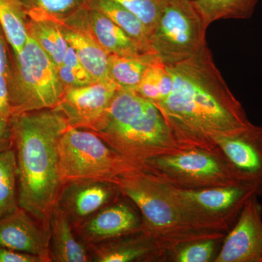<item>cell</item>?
<instances>
[{
	"mask_svg": "<svg viewBox=\"0 0 262 262\" xmlns=\"http://www.w3.org/2000/svg\"><path fill=\"white\" fill-rule=\"evenodd\" d=\"M167 68L173 79L171 91L155 104L181 147L215 146L217 138L251 123L207 46Z\"/></svg>",
	"mask_w": 262,
	"mask_h": 262,
	"instance_id": "cell-1",
	"label": "cell"
},
{
	"mask_svg": "<svg viewBox=\"0 0 262 262\" xmlns=\"http://www.w3.org/2000/svg\"><path fill=\"white\" fill-rule=\"evenodd\" d=\"M18 175V206L48 227L62 189L59 142L70 127L55 108L12 115Z\"/></svg>",
	"mask_w": 262,
	"mask_h": 262,
	"instance_id": "cell-2",
	"label": "cell"
},
{
	"mask_svg": "<svg viewBox=\"0 0 262 262\" xmlns=\"http://www.w3.org/2000/svg\"><path fill=\"white\" fill-rule=\"evenodd\" d=\"M94 132L131 163L180 151L159 108L135 90H117Z\"/></svg>",
	"mask_w": 262,
	"mask_h": 262,
	"instance_id": "cell-3",
	"label": "cell"
},
{
	"mask_svg": "<svg viewBox=\"0 0 262 262\" xmlns=\"http://www.w3.org/2000/svg\"><path fill=\"white\" fill-rule=\"evenodd\" d=\"M8 88L12 115L56 107L66 89L56 66L29 36L10 61Z\"/></svg>",
	"mask_w": 262,
	"mask_h": 262,
	"instance_id": "cell-4",
	"label": "cell"
},
{
	"mask_svg": "<svg viewBox=\"0 0 262 262\" xmlns=\"http://www.w3.org/2000/svg\"><path fill=\"white\" fill-rule=\"evenodd\" d=\"M58 151L62 187L77 181L115 183L131 163L87 129L69 127L60 140Z\"/></svg>",
	"mask_w": 262,
	"mask_h": 262,
	"instance_id": "cell-5",
	"label": "cell"
},
{
	"mask_svg": "<svg viewBox=\"0 0 262 262\" xmlns=\"http://www.w3.org/2000/svg\"><path fill=\"white\" fill-rule=\"evenodd\" d=\"M208 27L192 0H169L150 33V49L167 67L185 61L206 47Z\"/></svg>",
	"mask_w": 262,
	"mask_h": 262,
	"instance_id": "cell-6",
	"label": "cell"
},
{
	"mask_svg": "<svg viewBox=\"0 0 262 262\" xmlns=\"http://www.w3.org/2000/svg\"><path fill=\"white\" fill-rule=\"evenodd\" d=\"M223 151L234 179L262 192V127L250 124L243 130L215 140Z\"/></svg>",
	"mask_w": 262,
	"mask_h": 262,
	"instance_id": "cell-7",
	"label": "cell"
},
{
	"mask_svg": "<svg viewBox=\"0 0 262 262\" xmlns=\"http://www.w3.org/2000/svg\"><path fill=\"white\" fill-rule=\"evenodd\" d=\"M119 89L116 84L100 82L67 87L54 108L64 116L70 127L94 131Z\"/></svg>",
	"mask_w": 262,
	"mask_h": 262,
	"instance_id": "cell-8",
	"label": "cell"
},
{
	"mask_svg": "<svg viewBox=\"0 0 262 262\" xmlns=\"http://www.w3.org/2000/svg\"><path fill=\"white\" fill-rule=\"evenodd\" d=\"M257 194L250 198L241 211L215 259L217 262H260L262 256L261 207Z\"/></svg>",
	"mask_w": 262,
	"mask_h": 262,
	"instance_id": "cell-9",
	"label": "cell"
},
{
	"mask_svg": "<svg viewBox=\"0 0 262 262\" xmlns=\"http://www.w3.org/2000/svg\"><path fill=\"white\" fill-rule=\"evenodd\" d=\"M49 228L18 207L0 218V248L38 256L51 261Z\"/></svg>",
	"mask_w": 262,
	"mask_h": 262,
	"instance_id": "cell-10",
	"label": "cell"
},
{
	"mask_svg": "<svg viewBox=\"0 0 262 262\" xmlns=\"http://www.w3.org/2000/svg\"><path fill=\"white\" fill-rule=\"evenodd\" d=\"M141 164L148 168L159 169L173 176L198 182H211L223 178L231 182L239 183L234 179L228 169L222 170V165L214 157L201 150H186L160 155Z\"/></svg>",
	"mask_w": 262,
	"mask_h": 262,
	"instance_id": "cell-11",
	"label": "cell"
},
{
	"mask_svg": "<svg viewBox=\"0 0 262 262\" xmlns=\"http://www.w3.org/2000/svg\"><path fill=\"white\" fill-rule=\"evenodd\" d=\"M117 187L115 183L106 181L67 183L62 187L57 203L72 226L80 225L106 206Z\"/></svg>",
	"mask_w": 262,
	"mask_h": 262,
	"instance_id": "cell-12",
	"label": "cell"
},
{
	"mask_svg": "<svg viewBox=\"0 0 262 262\" xmlns=\"http://www.w3.org/2000/svg\"><path fill=\"white\" fill-rule=\"evenodd\" d=\"M61 23L85 31L108 54L129 56L145 53L111 19L88 4Z\"/></svg>",
	"mask_w": 262,
	"mask_h": 262,
	"instance_id": "cell-13",
	"label": "cell"
},
{
	"mask_svg": "<svg viewBox=\"0 0 262 262\" xmlns=\"http://www.w3.org/2000/svg\"><path fill=\"white\" fill-rule=\"evenodd\" d=\"M139 220L134 211L125 204L105 206L80 225L74 231L84 244L96 245L115 239L134 232Z\"/></svg>",
	"mask_w": 262,
	"mask_h": 262,
	"instance_id": "cell-14",
	"label": "cell"
},
{
	"mask_svg": "<svg viewBox=\"0 0 262 262\" xmlns=\"http://www.w3.org/2000/svg\"><path fill=\"white\" fill-rule=\"evenodd\" d=\"M170 192V195L186 206L198 207L210 212L242 211L248 200L254 194H258L256 189L244 184L201 191L173 189Z\"/></svg>",
	"mask_w": 262,
	"mask_h": 262,
	"instance_id": "cell-15",
	"label": "cell"
},
{
	"mask_svg": "<svg viewBox=\"0 0 262 262\" xmlns=\"http://www.w3.org/2000/svg\"><path fill=\"white\" fill-rule=\"evenodd\" d=\"M48 228L51 261H91L87 246L76 238L73 226L57 202L50 213Z\"/></svg>",
	"mask_w": 262,
	"mask_h": 262,
	"instance_id": "cell-16",
	"label": "cell"
},
{
	"mask_svg": "<svg viewBox=\"0 0 262 262\" xmlns=\"http://www.w3.org/2000/svg\"><path fill=\"white\" fill-rule=\"evenodd\" d=\"M61 27L69 46L75 50L81 63L92 78L96 82L115 84L108 74L110 54L107 52L85 31L61 23Z\"/></svg>",
	"mask_w": 262,
	"mask_h": 262,
	"instance_id": "cell-17",
	"label": "cell"
},
{
	"mask_svg": "<svg viewBox=\"0 0 262 262\" xmlns=\"http://www.w3.org/2000/svg\"><path fill=\"white\" fill-rule=\"evenodd\" d=\"M158 60L151 51L129 56L110 54L108 74L119 87L136 91L146 70Z\"/></svg>",
	"mask_w": 262,
	"mask_h": 262,
	"instance_id": "cell-18",
	"label": "cell"
},
{
	"mask_svg": "<svg viewBox=\"0 0 262 262\" xmlns=\"http://www.w3.org/2000/svg\"><path fill=\"white\" fill-rule=\"evenodd\" d=\"M88 5L111 19L139 45L141 51H151L149 46V31L134 13L113 0H89Z\"/></svg>",
	"mask_w": 262,
	"mask_h": 262,
	"instance_id": "cell-19",
	"label": "cell"
},
{
	"mask_svg": "<svg viewBox=\"0 0 262 262\" xmlns=\"http://www.w3.org/2000/svg\"><path fill=\"white\" fill-rule=\"evenodd\" d=\"M27 33L50 57L56 67L61 64L70 46L62 32L60 22L48 18H28Z\"/></svg>",
	"mask_w": 262,
	"mask_h": 262,
	"instance_id": "cell-20",
	"label": "cell"
},
{
	"mask_svg": "<svg viewBox=\"0 0 262 262\" xmlns=\"http://www.w3.org/2000/svg\"><path fill=\"white\" fill-rule=\"evenodd\" d=\"M91 261L130 262L146 256L150 251L147 237L111 241L96 245L87 246Z\"/></svg>",
	"mask_w": 262,
	"mask_h": 262,
	"instance_id": "cell-21",
	"label": "cell"
},
{
	"mask_svg": "<svg viewBox=\"0 0 262 262\" xmlns=\"http://www.w3.org/2000/svg\"><path fill=\"white\" fill-rule=\"evenodd\" d=\"M27 21L22 0H0V26L13 54L20 53L27 42Z\"/></svg>",
	"mask_w": 262,
	"mask_h": 262,
	"instance_id": "cell-22",
	"label": "cell"
},
{
	"mask_svg": "<svg viewBox=\"0 0 262 262\" xmlns=\"http://www.w3.org/2000/svg\"><path fill=\"white\" fill-rule=\"evenodd\" d=\"M205 23L222 19L251 18L259 0H192Z\"/></svg>",
	"mask_w": 262,
	"mask_h": 262,
	"instance_id": "cell-23",
	"label": "cell"
},
{
	"mask_svg": "<svg viewBox=\"0 0 262 262\" xmlns=\"http://www.w3.org/2000/svg\"><path fill=\"white\" fill-rule=\"evenodd\" d=\"M17 162L14 148L0 151V218L18 208Z\"/></svg>",
	"mask_w": 262,
	"mask_h": 262,
	"instance_id": "cell-24",
	"label": "cell"
},
{
	"mask_svg": "<svg viewBox=\"0 0 262 262\" xmlns=\"http://www.w3.org/2000/svg\"><path fill=\"white\" fill-rule=\"evenodd\" d=\"M28 18L61 22L88 4L89 0H22Z\"/></svg>",
	"mask_w": 262,
	"mask_h": 262,
	"instance_id": "cell-25",
	"label": "cell"
},
{
	"mask_svg": "<svg viewBox=\"0 0 262 262\" xmlns=\"http://www.w3.org/2000/svg\"><path fill=\"white\" fill-rule=\"evenodd\" d=\"M173 79L163 62L158 60L146 70L136 91L153 103L163 101L171 91Z\"/></svg>",
	"mask_w": 262,
	"mask_h": 262,
	"instance_id": "cell-26",
	"label": "cell"
},
{
	"mask_svg": "<svg viewBox=\"0 0 262 262\" xmlns=\"http://www.w3.org/2000/svg\"><path fill=\"white\" fill-rule=\"evenodd\" d=\"M65 87H77L96 82L84 68L73 48L69 46L61 64L57 67Z\"/></svg>",
	"mask_w": 262,
	"mask_h": 262,
	"instance_id": "cell-27",
	"label": "cell"
},
{
	"mask_svg": "<svg viewBox=\"0 0 262 262\" xmlns=\"http://www.w3.org/2000/svg\"><path fill=\"white\" fill-rule=\"evenodd\" d=\"M136 15L151 33L169 0H113Z\"/></svg>",
	"mask_w": 262,
	"mask_h": 262,
	"instance_id": "cell-28",
	"label": "cell"
},
{
	"mask_svg": "<svg viewBox=\"0 0 262 262\" xmlns=\"http://www.w3.org/2000/svg\"><path fill=\"white\" fill-rule=\"evenodd\" d=\"M213 248H214V242L210 239L190 245L180 251L178 256L179 261H208L213 255Z\"/></svg>",
	"mask_w": 262,
	"mask_h": 262,
	"instance_id": "cell-29",
	"label": "cell"
},
{
	"mask_svg": "<svg viewBox=\"0 0 262 262\" xmlns=\"http://www.w3.org/2000/svg\"><path fill=\"white\" fill-rule=\"evenodd\" d=\"M0 262H46L38 256L8 248H0Z\"/></svg>",
	"mask_w": 262,
	"mask_h": 262,
	"instance_id": "cell-30",
	"label": "cell"
},
{
	"mask_svg": "<svg viewBox=\"0 0 262 262\" xmlns=\"http://www.w3.org/2000/svg\"><path fill=\"white\" fill-rule=\"evenodd\" d=\"M11 117L8 76L0 74V117L10 120Z\"/></svg>",
	"mask_w": 262,
	"mask_h": 262,
	"instance_id": "cell-31",
	"label": "cell"
},
{
	"mask_svg": "<svg viewBox=\"0 0 262 262\" xmlns=\"http://www.w3.org/2000/svg\"><path fill=\"white\" fill-rule=\"evenodd\" d=\"M12 148H13V139L10 120L0 117V151Z\"/></svg>",
	"mask_w": 262,
	"mask_h": 262,
	"instance_id": "cell-32",
	"label": "cell"
},
{
	"mask_svg": "<svg viewBox=\"0 0 262 262\" xmlns=\"http://www.w3.org/2000/svg\"><path fill=\"white\" fill-rule=\"evenodd\" d=\"M8 40L0 26V74L9 76L10 61L8 49Z\"/></svg>",
	"mask_w": 262,
	"mask_h": 262,
	"instance_id": "cell-33",
	"label": "cell"
},
{
	"mask_svg": "<svg viewBox=\"0 0 262 262\" xmlns=\"http://www.w3.org/2000/svg\"><path fill=\"white\" fill-rule=\"evenodd\" d=\"M260 262H262V256H261V261H260Z\"/></svg>",
	"mask_w": 262,
	"mask_h": 262,
	"instance_id": "cell-34",
	"label": "cell"
}]
</instances>
